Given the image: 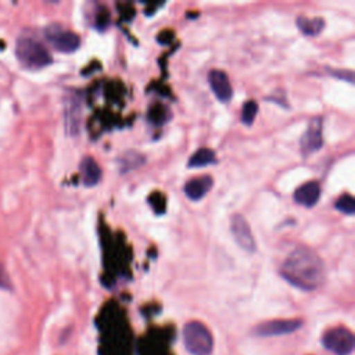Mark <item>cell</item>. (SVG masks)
I'll use <instances>...</instances> for the list:
<instances>
[{"mask_svg": "<svg viewBox=\"0 0 355 355\" xmlns=\"http://www.w3.org/2000/svg\"><path fill=\"white\" fill-rule=\"evenodd\" d=\"M280 275L291 286L312 291L324 283L326 270L323 261L313 250L300 245L284 259Z\"/></svg>", "mask_w": 355, "mask_h": 355, "instance_id": "1", "label": "cell"}, {"mask_svg": "<svg viewBox=\"0 0 355 355\" xmlns=\"http://www.w3.org/2000/svg\"><path fill=\"white\" fill-rule=\"evenodd\" d=\"M15 54L19 62L31 69L43 68L51 62V55L46 46L33 37H19Z\"/></svg>", "mask_w": 355, "mask_h": 355, "instance_id": "2", "label": "cell"}, {"mask_svg": "<svg viewBox=\"0 0 355 355\" xmlns=\"http://www.w3.org/2000/svg\"><path fill=\"white\" fill-rule=\"evenodd\" d=\"M183 343L191 355H211L214 348V338L209 330L197 320L184 324Z\"/></svg>", "mask_w": 355, "mask_h": 355, "instance_id": "3", "label": "cell"}, {"mask_svg": "<svg viewBox=\"0 0 355 355\" xmlns=\"http://www.w3.org/2000/svg\"><path fill=\"white\" fill-rule=\"evenodd\" d=\"M322 344L336 355H351L355 340L354 334L347 327H334L323 334Z\"/></svg>", "mask_w": 355, "mask_h": 355, "instance_id": "4", "label": "cell"}, {"mask_svg": "<svg viewBox=\"0 0 355 355\" xmlns=\"http://www.w3.org/2000/svg\"><path fill=\"white\" fill-rule=\"evenodd\" d=\"M46 39L51 43V46L61 53H72L78 50L80 44V37L64 26L58 24H51L44 29Z\"/></svg>", "mask_w": 355, "mask_h": 355, "instance_id": "5", "label": "cell"}, {"mask_svg": "<svg viewBox=\"0 0 355 355\" xmlns=\"http://www.w3.org/2000/svg\"><path fill=\"white\" fill-rule=\"evenodd\" d=\"M302 326V322L300 319H277V320H269L258 324L254 329V334L259 337H275V336H283L293 333L298 330Z\"/></svg>", "mask_w": 355, "mask_h": 355, "instance_id": "6", "label": "cell"}, {"mask_svg": "<svg viewBox=\"0 0 355 355\" xmlns=\"http://www.w3.org/2000/svg\"><path fill=\"white\" fill-rule=\"evenodd\" d=\"M230 230H232V234H233L236 243L243 250H245L248 252H254L257 250V244H255V239L251 233V227L243 215L234 214L230 218Z\"/></svg>", "mask_w": 355, "mask_h": 355, "instance_id": "7", "label": "cell"}, {"mask_svg": "<svg viewBox=\"0 0 355 355\" xmlns=\"http://www.w3.org/2000/svg\"><path fill=\"white\" fill-rule=\"evenodd\" d=\"M322 129H323V123L320 118H313L312 121H309L308 128L300 141L301 150L305 155L318 151L323 146Z\"/></svg>", "mask_w": 355, "mask_h": 355, "instance_id": "8", "label": "cell"}, {"mask_svg": "<svg viewBox=\"0 0 355 355\" xmlns=\"http://www.w3.org/2000/svg\"><path fill=\"white\" fill-rule=\"evenodd\" d=\"M208 83L219 101L226 103L232 98L233 90H232V85H230V80H229L226 72H223L220 69H212L208 73Z\"/></svg>", "mask_w": 355, "mask_h": 355, "instance_id": "9", "label": "cell"}, {"mask_svg": "<svg viewBox=\"0 0 355 355\" xmlns=\"http://www.w3.org/2000/svg\"><path fill=\"white\" fill-rule=\"evenodd\" d=\"M319 197H320V184L316 180L306 182L294 191L295 202L306 208L313 207L319 201Z\"/></svg>", "mask_w": 355, "mask_h": 355, "instance_id": "10", "label": "cell"}, {"mask_svg": "<svg viewBox=\"0 0 355 355\" xmlns=\"http://www.w3.org/2000/svg\"><path fill=\"white\" fill-rule=\"evenodd\" d=\"M212 184H214L212 176L204 175V176L193 178V179L186 182V184H184V194L190 200H194V201L201 200L211 190Z\"/></svg>", "mask_w": 355, "mask_h": 355, "instance_id": "11", "label": "cell"}, {"mask_svg": "<svg viewBox=\"0 0 355 355\" xmlns=\"http://www.w3.org/2000/svg\"><path fill=\"white\" fill-rule=\"evenodd\" d=\"M80 175H82V182L85 186L92 187L96 186L100 182L101 178V169L96 159L90 155L85 157L80 162Z\"/></svg>", "mask_w": 355, "mask_h": 355, "instance_id": "12", "label": "cell"}, {"mask_svg": "<svg viewBox=\"0 0 355 355\" xmlns=\"http://www.w3.org/2000/svg\"><path fill=\"white\" fill-rule=\"evenodd\" d=\"M80 123V105L78 98H69L65 108V129L69 135L75 136L79 132Z\"/></svg>", "mask_w": 355, "mask_h": 355, "instance_id": "13", "label": "cell"}, {"mask_svg": "<svg viewBox=\"0 0 355 355\" xmlns=\"http://www.w3.org/2000/svg\"><path fill=\"white\" fill-rule=\"evenodd\" d=\"M297 26L305 36H316L324 28V21L323 18H319V17L309 18V17L301 15L297 18Z\"/></svg>", "mask_w": 355, "mask_h": 355, "instance_id": "14", "label": "cell"}, {"mask_svg": "<svg viewBox=\"0 0 355 355\" xmlns=\"http://www.w3.org/2000/svg\"><path fill=\"white\" fill-rule=\"evenodd\" d=\"M216 162V157H215V151L212 148L208 147H202L198 148L189 159L187 166L189 168H201L205 165H211Z\"/></svg>", "mask_w": 355, "mask_h": 355, "instance_id": "15", "label": "cell"}, {"mask_svg": "<svg viewBox=\"0 0 355 355\" xmlns=\"http://www.w3.org/2000/svg\"><path fill=\"white\" fill-rule=\"evenodd\" d=\"M144 161H146V158L141 154H139L136 151H126V153L121 154V157L118 158V165H119L121 172H128L133 168L140 166Z\"/></svg>", "mask_w": 355, "mask_h": 355, "instance_id": "16", "label": "cell"}, {"mask_svg": "<svg viewBox=\"0 0 355 355\" xmlns=\"http://www.w3.org/2000/svg\"><path fill=\"white\" fill-rule=\"evenodd\" d=\"M258 112V104L252 100H248L247 103H244L243 105V111H241V122L244 125H251L257 116Z\"/></svg>", "mask_w": 355, "mask_h": 355, "instance_id": "17", "label": "cell"}, {"mask_svg": "<svg viewBox=\"0 0 355 355\" xmlns=\"http://www.w3.org/2000/svg\"><path fill=\"white\" fill-rule=\"evenodd\" d=\"M336 208L345 215H354V212H355L354 197L351 194H344V196L338 197V200L336 201Z\"/></svg>", "mask_w": 355, "mask_h": 355, "instance_id": "18", "label": "cell"}, {"mask_svg": "<svg viewBox=\"0 0 355 355\" xmlns=\"http://www.w3.org/2000/svg\"><path fill=\"white\" fill-rule=\"evenodd\" d=\"M330 75L338 78V79H344V80H348L349 83L354 82V73L352 71H344V69H340V71H330Z\"/></svg>", "mask_w": 355, "mask_h": 355, "instance_id": "19", "label": "cell"}, {"mask_svg": "<svg viewBox=\"0 0 355 355\" xmlns=\"http://www.w3.org/2000/svg\"><path fill=\"white\" fill-rule=\"evenodd\" d=\"M11 284H10V279L3 268V265L0 263V288H10Z\"/></svg>", "mask_w": 355, "mask_h": 355, "instance_id": "20", "label": "cell"}]
</instances>
